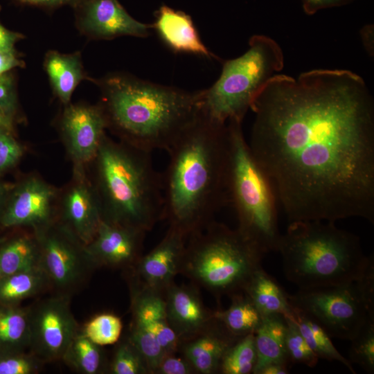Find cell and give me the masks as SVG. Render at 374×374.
Returning <instances> with one entry per match:
<instances>
[{
	"mask_svg": "<svg viewBox=\"0 0 374 374\" xmlns=\"http://www.w3.org/2000/svg\"><path fill=\"white\" fill-rule=\"evenodd\" d=\"M355 0H301L303 11L312 15L319 10L346 5Z\"/></svg>",
	"mask_w": 374,
	"mask_h": 374,
	"instance_id": "cell-40",
	"label": "cell"
},
{
	"mask_svg": "<svg viewBox=\"0 0 374 374\" xmlns=\"http://www.w3.org/2000/svg\"><path fill=\"white\" fill-rule=\"evenodd\" d=\"M194 369L189 362L183 356H175L174 353L166 355L156 369L159 374H190Z\"/></svg>",
	"mask_w": 374,
	"mask_h": 374,
	"instance_id": "cell-39",
	"label": "cell"
},
{
	"mask_svg": "<svg viewBox=\"0 0 374 374\" xmlns=\"http://www.w3.org/2000/svg\"><path fill=\"white\" fill-rule=\"evenodd\" d=\"M187 238L183 232L169 226L162 240L139 258L137 273L143 285L160 292L172 284L181 270Z\"/></svg>",
	"mask_w": 374,
	"mask_h": 374,
	"instance_id": "cell-12",
	"label": "cell"
},
{
	"mask_svg": "<svg viewBox=\"0 0 374 374\" xmlns=\"http://www.w3.org/2000/svg\"><path fill=\"white\" fill-rule=\"evenodd\" d=\"M22 148L10 132H0V174L16 163Z\"/></svg>",
	"mask_w": 374,
	"mask_h": 374,
	"instance_id": "cell-37",
	"label": "cell"
},
{
	"mask_svg": "<svg viewBox=\"0 0 374 374\" xmlns=\"http://www.w3.org/2000/svg\"><path fill=\"white\" fill-rule=\"evenodd\" d=\"M30 346L46 360L63 358L76 333V322L64 298L48 299L30 314Z\"/></svg>",
	"mask_w": 374,
	"mask_h": 374,
	"instance_id": "cell-10",
	"label": "cell"
},
{
	"mask_svg": "<svg viewBox=\"0 0 374 374\" xmlns=\"http://www.w3.org/2000/svg\"><path fill=\"white\" fill-rule=\"evenodd\" d=\"M63 359L85 374L97 373L101 367L99 346L93 343L82 332L76 334L73 337Z\"/></svg>",
	"mask_w": 374,
	"mask_h": 374,
	"instance_id": "cell-31",
	"label": "cell"
},
{
	"mask_svg": "<svg viewBox=\"0 0 374 374\" xmlns=\"http://www.w3.org/2000/svg\"><path fill=\"white\" fill-rule=\"evenodd\" d=\"M292 317L308 344L319 359L337 361L347 367L351 373H355L352 363L338 351L333 345L331 337L319 323L303 312L294 307H292Z\"/></svg>",
	"mask_w": 374,
	"mask_h": 374,
	"instance_id": "cell-27",
	"label": "cell"
},
{
	"mask_svg": "<svg viewBox=\"0 0 374 374\" xmlns=\"http://www.w3.org/2000/svg\"><path fill=\"white\" fill-rule=\"evenodd\" d=\"M238 339L215 317L213 323L205 330L186 339L182 347L183 356L195 371L202 374L215 373L219 371L226 350Z\"/></svg>",
	"mask_w": 374,
	"mask_h": 374,
	"instance_id": "cell-17",
	"label": "cell"
},
{
	"mask_svg": "<svg viewBox=\"0 0 374 374\" xmlns=\"http://www.w3.org/2000/svg\"><path fill=\"white\" fill-rule=\"evenodd\" d=\"M188 238L181 270L219 297L244 292L266 255L238 229L215 221Z\"/></svg>",
	"mask_w": 374,
	"mask_h": 374,
	"instance_id": "cell-7",
	"label": "cell"
},
{
	"mask_svg": "<svg viewBox=\"0 0 374 374\" xmlns=\"http://www.w3.org/2000/svg\"><path fill=\"white\" fill-rule=\"evenodd\" d=\"M257 361L254 333L239 338L224 355L219 372L223 374L252 373Z\"/></svg>",
	"mask_w": 374,
	"mask_h": 374,
	"instance_id": "cell-30",
	"label": "cell"
},
{
	"mask_svg": "<svg viewBox=\"0 0 374 374\" xmlns=\"http://www.w3.org/2000/svg\"><path fill=\"white\" fill-rule=\"evenodd\" d=\"M22 37L20 33L7 29L0 23V51L15 48V44Z\"/></svg>",
	"mask_w": 374,
	"mask_h": 374,
	"instance_id": "cell-42",
	"label": "cell"
},
{
	"mask_svg": "<svg viewBox=\"0 0 374 374\" xmlns=\"http://www.w3.org/2000/svg\"><path fill=\"white\" fill-rule=\"evenodd\" d=\"M250 150L289 222L374 223V101L346 69L272 77L255 98Z\"/></svg>",
	"mask_w": 374,
	"mask_h": 374,
	"instance_id": "cell-1",
	"label": "cell"
},
{
	"mask_svg": "<svg viewBox=\"0 0 374 374\" xmlns=\"http://www.w3.org/2000/svg\"><path fill=\"white\" fill-rule=\"evenodd\" d=\"M283 66L279 44L268 36L253 35L248 50L224 61L218 79L202 90V112L224 124L231 120L242 122L256 96Z\"/></svg>",
	"mask_w": 374,
	"mask_h": 374,
	"instance_id": "cell-8",
	"label": "cell"
},
{
	"mask_svg": "<svg viewBox=\"0 0 374 374\" xmlns=\"http://www.w3.org/2000/svg\"><path fill=\"white\" fill-rule=\"evenodd\" d=\"M3 194V188L2 186L0 185V200L2 197Z\"/></svg>",
	"mask_w": 374,
	"mask_h": 374,
	"instance_id": "cell-47",
	"label": "cell"
},
{
	"mask_svg": "<svg viewBox=\"0 0 374 374\" xmlns=\"http://www.w3.org/2000/svg\"><path fill=\"white\" fill-rule=\"evenodd\" d=\"M349 361L368 373H374V322L366 326L352 340Z\"/></svg>",
	"mask_w": 374,
	"mask_h": 374,
	"instance_id": "cell-34",
	"label": "cell"
},
{
	"mask_svg": "<svg viewBox=\"0 0 374 374\" xmlns=\"http://www.w3.org/2000/svg\"><path fill=\"white\" fill-rule=\"evenodd\" d=\"M12 126V115L0 109V132H10Z\"/></svg>",
	"mask_w": 374,
	"mask_h": 374,
	"instance_id": "cell-46",
	"label": "cell"
},
{
	"mask_svg": "<svg viewBox=\"0 0 374 374\" xmlns=\"http://www.w3.org/2000/svg\"><path fill=\"white\" fill-rule=\"evenodd\" d=\"M285 319L287 323L285 349L290 365L303 364L308 367H314L319 357L308 344L294 319L292 317Z\"/></svg>",
	"mask_w": 374,
	"mask_h": 374,
	"instance_id": "cell-33",
	"label": "cell"
},
{
	"mask_svg": "<svg viewBox=\"0 0 374 374\" xmlns=\"http://www.w3.org/2000/svg\"><path fill=\"white\" fill-rule=\"evenodd\" d=\"M288 297L331 338L350 341L374 322V271L344 285L299 289Z\"/></svg>",
	"mask_w": 374,
	"mask_h": 374,
	"instance_id": "cell-9",
	"label": "cell"
},
{
	"mask_svg": "<svg viewBox=\"0 0 374 374\" xmlns=\"http://www.w3.org/2000/svg\"><path fill=\"white\" fill-rule=\"evenodd\" d=\"M64 204L65 215L70 224L79 238L89 244L103 219L98 202L88 188L78 185L68 193Z\"/></svg>",
	"mask_w": 374,
	"mask_h": 374,
	"instance_id": "cell-22",
	"label": "cell"
},
{
	"mask_svg": "<svg viewBox=\"0 0 374 374\" xmlns=\"http://www.w3.org/2000/svg\"><path fill=\"white\" fill-rule=\"evenodd\" d=\"M159 38L172 51L206 58L215 57L204 44L191 17L185 12L166 5L156 13L152 25Z\"/></svg>",
	"mask_w": 374,
	"mask_h": 374,
	"instance_id": "cell-18",
	"label": "cell"
},
{
	"mask_svg": "<svg viewBox=\"0 0 374 374\" xmlns=\"http://www.w3.org/2000/svg\"><path fill=\"white\" fill-rule=\"evenodd\" d=\"M289 366L283 364L273 363L263 367L258 374H287Z\"/></svg>",
	"mask_w": 374,
	"mask_h": 374,
	"instance_id": "cell-45",
	"label": "cell"
},
{
	"mask_svg": "<svg viewBox=\"0 0 374 374\" xmlns=\"http://www.w3.org/2000/svg\"><path fill=\"white\" fill-rule=\"evenodd\" d=\"M231 297V305L225 310L214 312L215 317L237 337L254 333L262 320V314L244 292Z\"/></svg>",
	"mask_w": 374,
	"mask_h": 374,
	"instance_id": "cell-25",
	"label": "cell"
},
{
	"mask_svg": "<svg viewBox=\"0 0 374 374\" xmlns=\"http://www.w3.org/2000/svg\"><path fill=\"white\" fill-rule=\"evenodd\" d=\"M286 328L283 315L262 316L254 332L257 361L252 373L258 374L263 367L273 363L290 366L285 349Z\"/></svg>",
	"mask_w": 374,
	"mask_h": 374,
	"instance_id": "cell-21",
	"label": "cell"
},
{
	"mask_svg": "<svg viewBox=\"0 0 374 374\" xmlns=\"http://www.w3.org/2000/svg\"><path fill=\"white\" fill-rule=\"evenodd\" d=\"M53 194L40 181H27L14 194L1 223L8 227L42 223L48 217Z\"/></svg>",
	"mask_w": 374,
	"mask_h": 374,
	"instance_id": "cell-20",
	"label": "cell"
},
{
	"mask_svg": "<svg viewBox=\"0 0 374 374\" xmlns=\"http://www.w3.org/2000/svg\"><path fill=\"white\" fill-rule=\"evenodd\" d=\"M47 276L40 266L0 278V301L13 303L36 293Z\"/></svg>",
	"mask_w": 374,
	"mask_h": 374,
	"instance_id": "cell-29",
	"label": "cell"
},
{
	"mask_svg": "<svg viewBox=\"0 0 374 374\" xmlns=\"http://www.w3.org/2000/svg\"><path fill=\"white\" fill-rule=\"evenodd\" d=\"M74 8L80 28L94 38L145 37L152 28L133 18L118 0H82Z\"/></svg>",
	"mask_w": 374,
	"mask_h": 374,
	"instance_id": "cell-11",
	"label": "cell"
},
{
	"mask_svg": "<svg viewBox=\"0 0 374 374\" xmlns=\"http://www.w3.org/2000/svg\"><path fill=\"white\" fill-rule=\"evenodd\" d=\"M144 232L102 219L87 253L93 262L125 265L139 254Z\"/></svg>",
	"mask_w": 374,
	"mask_h": 374,
	"instance_id": "cell-14",
	"label": "cell"
},
{
	"mask_svg": "<svg viewBox=\"0 0 374 374\" xmlns=\"http://www.w3.org/2000/svg\"><path fill=\"white\" fill-rule=\"evenodd\" d=\"M30 341L29 314L18 308L0 307V354L20 353Z\"/></svg>",
	"mask_w": 374,
	"mask_h": 374,
	"instance_id": "cell-26",
	"label": "cell"
},
{
	"mask_svg": "<svg viewBox=\"0 0 374 374\" xmlns=\"http://www.w3.org/2000/svg\"><path fill=\"white\" fill-rule=\"evenodd\" d=\"M104 112L131 145L168 151L202 111V91H187L124 75L101 81Z\"/></svg>",
	"mask_w": 374,
	"mask_h": 374,
	"instance_id": "cell-3",
	"label": "cell"
},
{
	"mask_svg": "<svg viewBox=\"0 0 374 374\" xmlns=\"http://www.w3.org/2000/svg\"><path fill=\"white\" fill-rule=\"evenodd\" d=\"M242 123H226L229 141V205L236 213L238 230L266 254L276 251L281 236L278 200L272 185L253 157Z\"/></svg>",
	"mask_w": 374,
	"mask_h": 374,
	"instance_id": "cell-6",
	"label": "cell"
},
{
	"mask_svg": "<svg viewBox=\"0 0 374 374\" xmlns=\"http://www.w3.org/2000/svg\"><path fill=\"white\" fill-rule=\"evenodd\" d=\"M96 157L107 212L103 219L143 232L163 219L162 177L151 153L105 138Z\"/></svg>",
	"mask_w": 374,
	"mask_h": 374,
	"instance_id": "cell-5",
	"label": "cell"
},
{
	"mask_svg": "<svg viewBox=\"0 0 374 374\" xmlns=\"http://www.w3.org/2000/svg\"><path fill=\"white\" fill-rule=\"evenodd\" d=\"M39 266L57 287L73 285L83 276L86 265L78 251L57 235L46 237L39 251Z\"/></svg>",
	"mask_w": 374,
	"mask_h": 374,
	"instance_id": "cell-19",
	"label": "cell"
},
{
	"mask_svg": "<svg viewBox=\"0 0 374 374\" xmlns=\"http://www.w3.org/2000/svg\"><path fill=\"white\" fill-rule=\"evenodd\" d=\"M111 369L114 374L150 373L143 358L130 340L118 347Z\"/></svg>",
	"mask_w": 374,
	"mask_h": 374,
	"instance_id": "cell-35",
	"label": "cell"
},
{
	"mask_svg": "<svg viewBox=\"0 0 374 374\" xmlns=\"http://www.w3.org/2000/svg\"><path fill=\"white\" fill-rule=\"evenodd\" d=\"M107 126L103 109L70 105L64 111L62 128L74 159L85 163L96 157Z\"/></svg>",
	"mask_w": 374,
	"mask_h": 374,
	"instance_id": "cell-13",
	"label": "cell"
},
{
	"mask_svg": "<svg viewBox=\"0 0 374 374\" xmlns=\"http://www.w3.org/2000/svg\"><path fill=\"white\" fill-rule=\"evenodd\" d=\"M17 105L13 76L9 72L0 75V109L13 115Z\"/></svg>",
	"mask_w": 374,
	"mask_h": 374,
	"instance_id": "cell-38",
	"label": "cell"
},
{
	"mask_svg": "<svg viewBox=\"0 0 374 374\" xmlns=\"http://www.w3.org/2000/svg\"><path fill=\"white\" fill-rule=\"evenodd\" d=\"M39 266V251L29 238H18L0 249V278Z\"/></svg>",
	"mask_w": 374,
	"mask_h": 374,
	"instance_id": "cell-28",
	"label": "cell"
},
{
	"mask_svg": "<svg viewBox=\"0 0 374 374\" xmlns=\"http://www.w3.org/2000/svg\"></svg>",
	"mask_w": 374,
	"mask_h": 374,
	"instance_id": "cell-48",
	"label": "cell"
},
{
	"mask_svg": "<svg viewBox=\"0 0 374 374\" xmlns=\"http://www.w3.org/2000/svg\"><path fill=\"white\" fill-rule=\"evenodd\" d=\"M19 3L45 8H55L70 5L73 8L82 0H16Z\"/></svg>",
	"mask_w": 374,
	"mask_h": 374,
	"instance_id": "cell-43",
	"label": "cell"
},
{
	"mask_svg": "<svg viewBox=\"0 0 374 374\" xmlns=\"http://www.w3.org/2000/svg\"><path fill=\"white\" fill-rule=\"evenodd\" d=\"M37 368L34 358L20 353L0 354V374H31Z\"/></svg>",
	"mask_w": 374,
	"mask_h": 374,
	"instance_id": "cell-36",
	"label": "cell"
},
{
	"mask_svg": "<svg viewBox=\"0 0 374 374\" xmlns=\"http://www.w3.org/2000/svg\"><path fill=\"white\" fill-rule=\"evenodd\" d=\"M44 67L57 96L67 104L76 87L86 78L80 53L50 51L45 57Z\"/></svg>",
	"mask_w": 374,
	"mask_h": 374,
	"instance_id": "cell-24",
	"label": "cell"
},
{
	"mask_svg": "<svg viewBox=\"0 0 374 374\" xmlns=\"http://www.w3.org/2000/svg\"><path fill=\"white\" fill-rule=\"evenodd\" d=\"M24 65L15 48L0 51V75Z\"/></svg>",
	"mask_w": 374,
	"mask_h": 374,
	"instance_id": "cell-41",
	"label": "cell"
},
{
	"mask_svg": "<svg viewBox=\"0 0 374 374\" xmlns=\"http://www.w3.org/2000/svg\"><path fill=\"white\" fill-rule=\"evenodd\" d=\"M276 251L285 278L299 289L344 285L374 271L373 255L364 254L360 238L334 222H290Z\"/></svg>",
	"mask_w": 374,
	"mask_h": 374,
	"instance_id": "cell-4",
	"label": "cell"
},
{
	"mask_svg": "<svg viewBox=\"0 0 374 374\" xmlns=\"http://www.w3.org/2000/svg\"><path fill=\"white\" fill-rule=\"evenodd\" d=\"M122 328L120 317L110 313H103L91 318L84 325L82 333L95 344L106 346L118 341Z\"/></svg>",
	"mask_w": 374,
	"mask_h": 374,
	"instance_id": "cell-32",
	"label": "cell"
},
{
	"mask_svg": "<svg viewBox=\"0 0 374 374\" xmlns=\"http://www.w3.org/2000/svg\"><path fill=\"white\" fill-rule=\"evenodd\" d=\"M167 152L163 219L188 238L229 205L227 125L201 111Z\"/></svg>",
	"mask_w": 374,
	"mask_h": 374,
	"instance_id": "cell-2",
	"label": "cell"
},
{
	"mask_svg": "<svg viewBox=\"0 0 374 374\" xmlns=\"http://www.w3.org/2000/svg\"><path fill=\"white\" fill-rule=\"evenodd\" d=\"M374 26L373 24L365 25L360 30L361 39L363 45L370 56L373 55V33Z\"/></svg>",
	"mask_w": 374,
	"mask_h": 374,
	"instance_id": "cell-44",
	"label": "cell"
},
{
	"mask_svg": "<svg viewBox=\"0 0 374 374\" xmlns=\"http://www.w3.org/2000/svg\"><path fill=\"white\" fill-rule=\"evenodd\" d=\"M132 310V325L152 335L166 355L175 353L180 339L168 321L166 301L159 291L143 285L135 292Z\"/></svg>",
	"mask_w": 374,
	"mask_h": 374,
	"instance_id": "cell-16",
	"label": "cell"
},
{
	"mask_svg": "<svg viewBox=\"0 0 374 374\" xmlns=\"http://www.w3.org/2000/svg\"><path fill=\"white\" fill-rule=\"evenodd\" d=\"M243 292L262 316L277 314L289 317L292 315L289 294L262 267L253 273Z\"/></svg>",
	"mask_w": 374,
	"mask_h": 374,
	"instance_id": "cell-23",
	"label": "cell"
},
{
	"mask_svg": "<svg viewBox=\"0 0 374 374\" xmlns=\"http://www.w3.org/2000/svg\"><path fill=\"white\" fill-rule=\"evenodd\" d=\"M165 301L168 321L180 341L205 330L215 319L192 288L171 284Z\"/></svg>",
	"mask_w": 374,
	"mask_h": 374,
	"instance_id": "cell-15",
	"label": "cell"
}]
</instances>
